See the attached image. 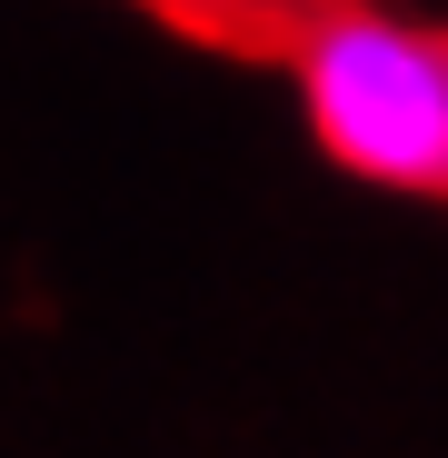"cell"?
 I'll use <instances>...</instances> for the list:
<instances>
[{
	"mask_svg": "<svg viewBox=\"0 0 448 458\" xmlns=\"http://www.w3.org/2000/svg\"><path fill=\"white\" fill-rule=\"evenodd\" d=\"M279 60L309 140L349 180L448 199V21L399 0H299Z\"/></svg>",
	"mask_w": 448,
	"mask_h": 458,
	"instance_id": "1",
	"label": "cell"
},
{
	"mask_svg": "<svg viewBox=\"0 0 448 458\" xmlns=\"http://www.w3.org/2000/svg\"><path fill=\"white\" fill-rule=\"evenodd\" d=\"M149 11H170L190 30H249V21H279V0H149Z\"/></svg>",
	"mask_w": 448,
	"mask_h": 458,
	"instance_id": "2",
	"label": "cell"
}]
</instances>
